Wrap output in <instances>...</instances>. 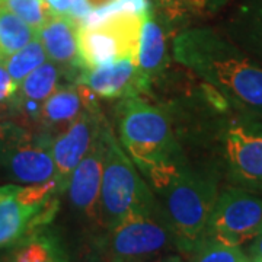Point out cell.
<instances>
[{
    "label": "cell",
    "instance_id": "28",
    "mask_svg": "<svg viewBox=\"0 0 262 262\" xmlns=\"http://www.w3.org/2000/svg\"><path fill=\"white\" fill-rule=\"evenodd\" d=\"M153 262H185L179 255L177 253H168V255H165V256H162L159 259H156V261Z\"/></svg>",
    "mask_w": 262,
    "mask_h": 262
},
{
    "label": "cell",
    "instance_id": "3",
    "mask_svg": "<svg viewBox=\"0 0 262 262\" xmlns=\"http://www.w3.org/2000/svg\"><path fill=\"white\" fill-rule=\"evenodd\" d=\"M222 175L211 160L187 163L159 195L163 214L175 234L178 249L189 253L203 239L220 191Z\"/></svg>",
    "mask_w": 262,
    "mask_h": 262
},
{
    "label": "cell",
    "instance_id": "12",
    "mask_svg": "<svg viewBox=\"0 0 262 262\" xmlns=\"http://www.w3.org/2000/svg\"><path fill=\"white\" fill-rule=\"evenodd\" d=\"M103 124L101 133L96 136L89 150L86 151L83 159L73 170L66 192L69 195V201L72 207L80 215L88 220L98 222V204H99V194H101V184H102L103 170Z\"/></svg>",
    "mask_w": 262,
    "mask_h": 262
},
{
    "label": "cell",
    "instance_id": "10",
    "mask_svg": "<svg viewBox=\"0 0 262 262\" xmlns=\"http://www.w3.org/2000/svg\"><path fill=\"white\" fill-rule=\"evenodd\" d=\"M105 118L99 108H84L64 131L53 137L51 155L56 165V182L58 192H66L73 170L83 159L86 151L101 133Z\"/></svg>",
    "mask_w": 262,
    "mask_h": 262
},
{
    "label": "cell",
    "instance_id": "7",
    "mask_svg": "<svg viewBox=\"0 0 262 262\" xmlns=\"http://www.w3.org/2000/svg\"><path fill=\"white\" fill-rule=\"evenodd\" d=\"M53 136L0 120V178L10 184H42L56 178Z\"/></svg>",
    "mask_w": 262,
    "mask_h": 262
},
{
    "label": "cell",
    "instance_id": "29",
    "mask_svg": "<svg viewBox=\"0 0 262 262\" xmlns=\"http://www.w3.org/2000/svg\"><path fill=\"white\" fill-rule=\"evenodd\" d=\"M246 262H262V259H259V258H255V256H248Z\"/></svg>",
    "mask_w": 262,
    "mask_h": 262
},
{
    "label": "cell",
    "instance_id": "8",
    "mask_svg": "<svg viewBox=\"0 0 262 262\" xmlns=\"http://www.w3.org/2000/svg\"><path fill=\"white\" fill-rule=\"evenodd\" d=\"M262 232V195L234 185L220 191L203 237L242 246Z\"/></svg>",
    "mask_w": 262,
    "mask_h": 262
},
{
    "label": "cell",
    "instance_id": "18",
    "mask_svg": "<svg viewBox=\"0 0 262 262\" xmlns=\"http://www.w3.org/2000/svg\"><path fill=\"white\" fill-rule=\"evenodd\" d=\"M82 110L83 103L76 83L58 86L42 103L39 122L50 133V130L58 125H70L82 113Z\"/></svg>",
    "mask_w": 262,
    "mask_h": 262
},
{
    "label": "cell",
    "instance_id": "24",
    "mask_svg": "<svg viewBox=\"0 0 262 262\" xmlns=\"http://www.w3.org/2000/svg\"><path fill=\"white\" fill-rule=\"evenodd\" d=\"M170 18L185 15H203L220 9L227 0H156Z\"/></svg>",
    "mask_w": 262,
    "mask_h": 262
},
{
    "label": "cell",
    "instance_id": "11",
    "mask_svg": "<svg viewBox=\"0 0 262 262\" xmlns=\"http://www.w3.org/2000/svg\"><path fill=\"white\" fill-rule=\"evenodd\" d=\"M18 184L0 185V248L19 244L53 222L58 211V198L53 195L44 206L20 203Z\"/></svg>",
    "mask_w": 262,
    "mask_h": 262
},
{
    "label": "cell",
    "instance_id": "26",
    "mask_svg": "<svg viewBox=\"0 0 262 262\" xmlns=\"http://www.w3.org/2000/svg\"><path fill=\"white\" fill-rule=\"evenodd\" d=\"M47 5L50 10L54 15H61V16H70L72 10V0H42Z\"/></svg>",
    "mask_w": 262,
    "mask_h": 262
},
{
    "label": "cell",
    "instance_id": "13",
    "mask_svg": "<svg viewBox=\"0 0 262 262\" xmlns=\"http://www.w3.org/2000/svg\"><path fill=\"white\" fill-rule=\"evenodd\" d=\"M75 83H82L103 99H124L146 94L134 58L124 57L110 64L82 70Z\"/></svg>",
    "mask_w": 262,
    "mask_h": 262
},
{
    "label": "cell",
    "instance_id": "20",
    "mask_svg": "<svg viewBox=\"0 0 262 262\" xmlns=\"http://www.w3.org/2000/svg\"><path fill=\"white\" fill-rule=\"evenodd\" d=\"M37 34L25 20L0 6V58H6L25 47Z\"/></svg>",
    "mask_w": 262,
    "mask_h": 262
},
{
    "label": "cell",
    "instance_id": "9",
    "mask_svg": "<svg viewBox=\"0 0 262 262\" xmlns=\"http://www.w3.org/2000/svg\"><path fill=\"white\" fill-rule=\"evenodd\" d=\"M141 19L136 15L120 13L96 27L86 28L79 25V56L83 70L110 64L124 57L136 61Z\"/></svg>",
    "mask_w": 262,
    "mask_h": 262
},
{
    "label": "cell",
    "instance_id": "19",
    "mask_svg": "<svg viewBox=\"0 0 262 262\" xmlns=\"http://www.w3.org/2000/svg\"><path fill=\"white\" fill-rule=\"evenodd\" d=\"M8 262H69L64 249L53 234L37 232L20 241Z\"/></svg>",
    "mask_w": 262,
    "mask_h": 262
},
{
    "label": "cell",
    "instance_id": "23",
    "mask_svg": "<svg viewBox=\"0 0 262 262\" xmlns=\"http://www.w3.org/2000/svg\"><path fill=\"white\" fill-rule=\"evenodd\" d=\"M0 6L25 20L37 32L54 15L42 0H0Z\"/></svg>",
    "mask_w": 262,
    "mask_h": 262
},
{
    "label": "cell",
    "instance_id": "1",
    "mask_svg": "<svg viewBox=\"0 0 262 262\" xmlns=\"http://www.w3.org/2000/svg\"><path fill=\"white\" fill-rule=\"evenodd\" d=\"M173 60L220 95L236 113L262 120V64L211 28L182 31L172 42Z\"/></svg>",
    "mask_w": 262,
    "mask_h": 262
},
{
    "label": "cell",
    "instance_id": "4",
    "mask_svg": "<svg viewBox=\"0 0 262 262\" xmlns=\"http://www.w3.org/2000/svg\"><path fill=\"white\" fill-rule=\"evenodd\" d=\"M118 140L144 177L150 169L181 165L188 159L169 114L140 96L120 99Z\"/></svg>",
    "mask_w": 262,
    "mask_h": 262
},
{
    "label": "cell",
    "instance_id": "14",
    "mask_svg": "<svg viewBox=\"0 0 262 262\" xmlns=\"http://www.w3.org/2000/svg\"><path fill=\"white\" fill-rule=\"evenodd\" d=\"M79 24L70 16L53 15L38 31L48 60L56 63L67 79L75 80L83 70L79 56Z\"/></svg>",
    "mask_w": 262,
    "mask_h": 262
},
{
    "label": "cell",
    "instance_id": "5",
    "mask_svg": "<svg viewBox=\"0 0 262 262\" xmlns=\"http://www.w3.org/2000/svg\"><path fill=\"white\" fill-rule=\"evenodd\" d=\"M103 170L98 222L105 230L130 215L155 211L159 203L111 127L103 128Z\"/></svg>",
    "mask_w": 262,
    "mask_h": 262
},
{
    "label": "cell",
    "instance_id": "22",
    "mask_svg": "<svg viewBox=\"0 0 262 262\" xmlns=\"http://www.w3.org/2000/svg\"><path fill=\"white\" fill-rule=\"evenodd\" d=\"M189 255L191 262H246L248 259L241 246L222 244L208 237H203Z\"/></svg>",
    "mask_w": 262,
    "mask_h": 262
},
{
    "label": "cell",
    "instance_id": "25",
    "mask_svg": "<svg viewBox=\"0 0 262 262\" xmlns=\"http://www.w3.org/2000/svg\"><path fill=\"white\" fill-rule=\"evenodd\" d=\"M18 92V84L10 77L3 58H0V111H13V99Z\"/></svg>",
    "mask_w": 262,
    "mask_h": 262
},
{
    "label": "cell",
    "instance_id": "17",
    "mask_svg": "<svg viewBox=\"0 0 262 262\" xmlns=\"http://www.w3.org/2000/svg\"><path fill=\"white\" fill-rule=\"evenodd\" d=\"M227 38L262 64V0H245L227 27Z\"/></svg>",
    "mask_w": 262,
    "mask_h": 262
},
{
    "label": "cell",
    "instance_id": "15",
    "mask_svg": "<svg viewBox=\"0 0 262 262\" xmlns=\"http://www.w3.org/2000/svg\"><path fill=\"white\" fill-rule=\"evenodd\" d=\"M168 60L166 34L150 9L141 19L140 38L136 54L137 73L146 92H149L155 82H158V79L165 73Z\"/></svg>",
    "mask_w": 262,
    "mask_h": 262
},
{
    "label": "cell",
    "instance_id": "6",
    "mask_svg": "<svg viewBox=\"0 0 262 262\" xmlns=\"http://www.w3.org/2000/svg\"><path fill=\"white\" fill-rule=\"evenodd\" d=\"M99 249L103 262H153L178 244L159 203L155 211L130 215L108 229Z\"/></svg>",
    "mask_w": 262,
    "mask_h": 262
},
{
    "label": "cell",
    "instance_id": "16",
    "mask_svg": "<svg viewBox=\"0 0 262 262\" xmlns=\"http://www.w3.org/2000/svg\"><path fill=\"white\" fill-rule=\"evenodd\" d=\"M61 75V69L51 60L37 67L19 84L13 99V111L22 114L31 121H39L41 106L60 86Z\"/></svg>",
    "mask_w": 262,
    "mask_h": 262
},
{
    "label": "cell",
    "instance_id": "27",
    "mask_svg": "<svg viewBox=\"0 0 262 262\" xmlns=\"http://www.w3.org/2000/svg\"><path fill=\"white\" fill-rule=\"evenodd\" d=\"M249 256L262 259V232L252 239V244L249 248Z\"/></svg>",
    "mask_w": 262,
    "mask_h": 262
},
{
    "label": "cell",
    "instance_id": "2",
    "mask_svg": "<svg viewBox=\"0 0 262 262\" xmlns=\"http://www.w3.org/2000/svg\"><path fill=\"white\" fill-rule=\"evenodd\" d=\"M229 185L262 195V120L232 110L204 105V115L194 130Z\"/></svg>",
    "mask_w": 262,
    "mask_h": 262
},
{
    "label": "cell",
    "instance_id": "21",
    "mask_svg": "<svg viewBox=\"0 0 262 262\" xmlns=\"http://www.w3.org/2000/svg\"><path fill=\"white\" fill-rule=\"evenodd\" d=\"M48 60L46 48L42 46V42L39 41V38L35 37L29 44L25 47L18 50L16 53L10 54L9 57L3 58V63L6 66L10 77L13 79V82L20 84V82L32 73L37 67L44 64Z\"/></svg>",
    "mask_w": 262,
    "mask_h": 262
}]
</instances>
